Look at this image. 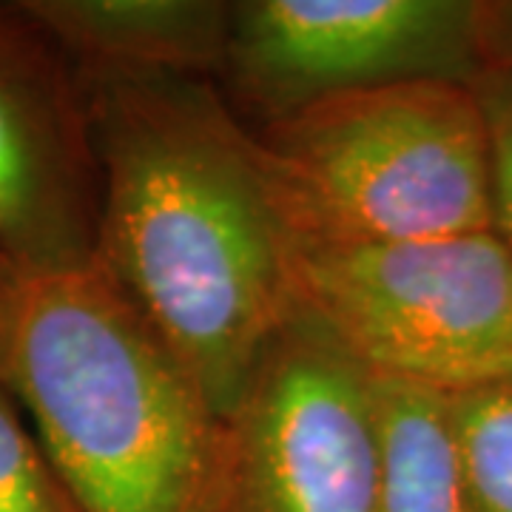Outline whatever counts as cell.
<instances>
[{"instance_id":"cell-1","label":"cell","mask_w":512,"mask_h":512,"mask_svg":"<svg viewBox=\"0 0 512 512\" xmlns=\"http://www.w3.org/2000/svg\"><path fill=\"white\" fill-rule=\"evenodd\" d=\"M74 72L97 163V262L228 419L293 316V242L254 128L211 77Z\"/></svg>"},{"instance_id":"cell-2","label":"cell","mask_w":512,"mask_h":512,"mask_svg":"<svg viewBox=\"0 0 512 512\" xmlns=\"http://www.w3.org/2000/svg\"><path fill=\"white\" fill-rule=\"evenodd\" d=\"M0 382L77 512H205L225 419L97 256L0 271Z\"/></svg>"},{"instance_id":"cell-3","label":"cell","mask_w":512,"mask_h":512,"mask_svg":"<svg viewBox=\"0 0 512 512\" xmlns=\"http://www.w3.org/2000/svg\"><path fill=\"white\" fill-rule=\"evenodd\" d=\"M293 245H399L493 231L490 134L473 83L339 94L254 128Z\"/></svg>"},{"instance_id":"cell-4","label":"cell","mask_w":512,"mask_h":512,"mask_svg":"<svg viewBox=\"0 0 512 512\" xmlns=\"http://www.w3.org/2000/svg\"><path fill=\"white\" fill-rule=\"evenodd\" d=\"M293 311L379 379L441 396L512 382V248L495 231L293 245Z\"/></svg>"},{"instance_id":"cell-5","label":"cell","mask_w":512,"mask_h":512,"mask_svg":"<svg viewBox=\"0 0 512 512\" xmlns=\"http://www.w3.org/2000/svg\"><path fill=\"white\" fill-rule=\"evenodd\" d=\"M373 373L293 311L222 424L205 512H373Z\"/></svg>"},{"instance_id":"cell-6","label":"cell","mask_w":512,"mask_h":512,"mask_svg":"<svg viewBox=\"0 0 512 512\" xmlns=\"http://www.w3.org/2000/svg\"><path fill=\"white\" fill-rule=\"evenodd\" d=\"M478 0H239L222 86L259 126L311 103L393 83H473Z\"/></svg>"},{"instance_id":"cell-7","label":"cell","mask_w":512,"mask_h":512,"mask_svg":"<svg viewBox=\"0 0 512 512\" xmlns=\"http://www.w3.org/2000/svg\"><path fill=\"white\" fill-rule=\"evenodd\" d=\"M97 256V163L72 60L0 3V259L60 271Z\"/></svg>"},{"instance_id":"cell-8","label":"cell","mask_w":512,"mask_h":512,"mask_svg":"<svg viewBox=\"0 0 512 512\" xmlns=\"http://www.w3.org/2000/svg\"><path fill=\"white\" fill-rule=\"evenodd\" d=\"M74 69L217 77L231 3L217 0H20Z\"/></svg>"},{"instance_id":"cell-9","label":"cell","mask_w":512,"mask_h":512,"mask_svg":"<svg viewBox=\"0 0 512 512\" xmlns=\"http://www.w3.org/2000/svg\"><path fill=\"white\" fill-rule=\"evenodd\" d=\"M379 484L373 512H473L447 419V396L373 376Z\"/></svg>"},{"instance_id":"cell-10","label":"cell","mask_w":512,"mask_h":512,"mask_svg":"<svg viewBox=\"0 0 512 512\" xmlns=\"http://www.w3.org/2000/svg\"><path fill=\"white\" fill-rule=\"evenodd\" d=\"M447 419L473 512H512V382L447 396Z\"/></svg>"},{"instance_id":"cell-11","label":"cell","mask_w":512,"mask_h":512,"mask_svg":"<svg viewBox=\"0 0 512 512\" xmlns=\"http://www.w3.org/2000/svg\"><path fill=\"white\" fill-rule=\"evenodd\" d=\"M0 512H77L35 439L26 416L0 382Z\"/></svg>"},{"instance_id":"cell-12","label":"cell","mask_w":512,"mask_h":512,"mask_svg":"<svg viewBox=\"0 0 512 512\" xmlns=\"http://www.w3.org/2000/svg\"><path fill=\"white\" fill-rule=\"evenodd\" d=\"M487 134L493 171V231L512 248V77L481 72L473 80Z\"/></svg>"},{"instance_id":"cell-13","label":"cell","mask_w":512,"mask_h":512,"mask_svg":"<svg viewBox=\"0 0 512 512\" xmlns=\"http://www.w3.org/2000/svg\"><path fill=\"white\" fill-rule=\"evenodd\" d=\"M478 52L484 72L512 77V0H478Z\"/></svg>"},{"instance_id":"cell-14","label":"cell","mask_w":512,"mask_h":512,"mask_svg":"<svg viewBox=\"0 0 512 512\" xmlns=\"http://www.w3.org/2000/svg\"><path fill=\"white\" fill-rule=\"evenodd\" d=\"M0 268H6V265H3V259H0Z\"/></svg>"},{"instance_id":"cell-15","label":"cell","mask_w":512,"mask_h":512,"mask_svg":"<svg viewBox=\"0 0 512 512\" xmlns=\"http://www.w3.org/2000/svg\"><path fill=\"white\" fill-rule=\"evenodd\" d=\"M0 271H3V268H0Z\"/></svg>"}]
</instances>
